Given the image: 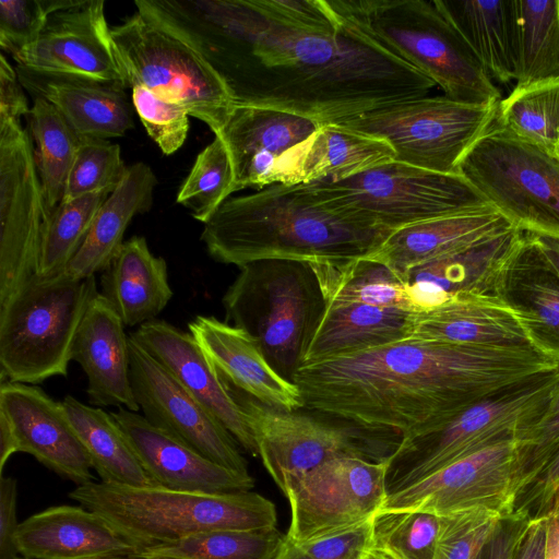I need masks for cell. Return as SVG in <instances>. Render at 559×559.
I'll return each instance as SVG.
<instances>
[{
  "label": "cell",
  "mask_w": 559,
  "mask_h": 559,
  "mask_svg": "<svg viewBox=\"0 0 559 559\" xmlns=\"http://www.w3.org/2000/svg\"><path fill=\"white\" fill-rule=\"evenodd\" d=\"M136 10L173 32L214 69L236 105L341 123L436 84L340 24L298 28L266 16L255 0H139Z\"/></svg>",
  "instance_id": "6da1fadb"
},
{
  "label": "cell",
  "mask_w": 559,
  "mask_h": 559,
  "mask_svg": "<svg viewBox=\"0 0 559 559\" xmlns=\"http://www.w3.org/2000/svg\"><path fill=\"white\" fill-rule=\"evenodd\" d=\"M559 362L535 349H498L407 338L302 364L305 408L361 425L429 432L472 403Z\"/></svg>",
  "instance_id": "7a4b0ae2"
},
{
  "label": "cell",
  "mask_w": 559,
  "mask_h": 559,
  "mask_svg": "<svg viewBox=\"0 0 559 559\" xmlns=\"http://www.w3.org/2000/svg\"><path fill=\"white\" fill-rule=\"evenodd\" d=\"M203 225L201 240L211 258L239 267L272 259L322 263L365 258L392 233L325 205L306 183H274L228 198Z\"/></svg>",
  "instance_id": "3957f363"
},
{
  "label": "cell",
  "mask_w": 559,
  "mask_h": 559,
  "mask_svg": "<svg viewBox=\"0 0 559 559\" xmlns=\"http://www.w3.org/2000/svg\"><path fill=\"white\" fill-rule=\"evenodd\" d=\"M333 17L440 86L445 96L497 104L500 92L435 0H323Z\"/></svg>",
  "instance_id": "277c9868"
},
{
  "label": "cell",
  "mask_w": 559,
  "mask_h": 559,
  "mask_svg": "<svg viewBox=\"0 0 559 559\" xmlns=\"http://www.w3.org/2000/svg\"><path fill=\"white\" fill-rule=\"evenodd\" d=\"M69 497L108 522L140 559L195 534L271 528L277 521L273 502L253 491L206 495L91 481Z\"/></svg>",
  "instance_id": "5b68a950"
},
{
  "label": "cell",
  "mask_w": 559,
  "mask_h": 559,
  "mask_svg": "<svg viewBox=\"0 0 559 559\" xmlns=\"http://www.w3.org/2000/svg\"><path fill=\"white\" fill-rule=\"evenodd\" d=\"M239 269L222 299L226 321L251 335L293 381L326 308L318 277L305 261L260 260Z\"/></svg>",
  "instance_id": "8992f818"
},
{
  "label": "cell",
  "mask_w": 559,
  "mask_h": 559,
  "mask_svg": "<svg viewBox=\"0 0 559 559\" xmlns=\"http://www.w3.org/2000/svg\"><path fill=\"white\" fill-rule=\"evenodd\" d=\"M97 294L95 276L34 274L0 304L1 382L36 385L67 377L75 335Z\"/></svg>",
  "instance_id": "52a82bcc"
},
{
  "label": "cell",
  "mask_w": 559,
  "mask_h": 559,
  "mask_svg": "<svg viewBox=\"0 0 559 559\" xmlns=\"http://www.w3.org/2000/svg\"><path fill=\"white\" fill-rule=\"evenodd\" d=\"M558 380L559 366L495 391L429 432L403 439L388 464V495L488 445L516 439L542 414Z\"/></svg>",
  "instance_id": "ba28073f"
},
{
  "label": "cell",
  "mask_w": 559,
  "mask_h": 559,
  "mask_svg": "<svg viewBox=\"0 0 559 559\" xmlns=\"http://www.w3.org/2000/svg\"><path fill=\"white\" fill-rule=\"evenodd\" d=\"M224 385L246 414L259 456L284 493L329 460L354 456L388 462L403 441V435L394 429L366 426L307 408V412L272 408Z\"/></svg>",
  "instance_id": "9c48e42d"
},
{
  "label": "cell",
  "mask_w": 559,
  "mask_h": 559,
  "mask_svg": "<svg viewBox=\"0 0 559 559\" xmlns=\"http://www.w3.org/2000/svg\"><path fill=\"white\" fill-rule=\"evenodd\" d=\"M325 205L389 229L492 206L460 174H441L396 160L342 180L306 183Z\"/></svg>",
  "instance_id": "30bf717a"
},
{
  "label": "cell",
  "mask_w": 559,
  "mask_h": 559,
  "mask_svg": "<svg viewBox=\"0 0 559 559\" xmlns=\"http://www.w3.org/2000/svg\"><path fill=\"white\" fill-rule=\"evenodd\" d=\"M129 85L183 107L219 136L236 106L214 69L186 40L135 12L111 28Z\"/></svg>",
  "instance_id": "8fae6325"
},
{
  "label": "cell",
  "mask_w": 559,
  "mask_h": 559,
  "mask_svg": "<svg viewBox=\"0 0 559 559\" xmlns=\"http://www.w3.org/2000/svg\"><path fill=\"white\" fill-rule=\"evenodd\" d=\"M457 173L515 227L559 236V154L511 135L493 120Z\"/></svg>",
  "instance_id": "7c38bea8"
},
{
  "label": "cell",
  "mask_w": 559,
  "mask_h": 559,
  "mask_svg": "<svg viewBox=\"0 0 559 559\" xmlns=\"http://www.w3.org/2000/svg\"><path fill=\"white\" fill-rule=\"evenodd\" d=\"M498 104L423 96L337 124L384 140L393 148L396 162L441 174H459L461 159L492 124Z\"/></svg>",
  "instance_id": "4fadbf2b"
},
{
  "label": "cell",
  "mask_w": 559,
  "mask_h": 559,
  "mask_svg": "<svg viewBox=\"0 0 559 559\" xmlns=\"http://www.w3.org/2000/svg\"><path fill=\"white\" fill-rule=\"evenodd\" d=\"M47 217L33 139L21 120H0V304L36 274Z\"/></svg>",
  "instance_id": "5bb4252c"
},
{
  "label": "cell",
  "mask_w": 559,
  "mask_h": 559,
  "mask_svg": "<svg viewBox=\"0 0 559 559\" xmlns=\"http://www.w3.org/2000/svg\"><path fill=\"white\" fill-rule=\"evenodd\" d=\"M388 464L341 456L308 472L285 493L292 515L286 537L309 540L371 520L388 496Z\"/></svg>",
  "instance_id": "9a60e30c"
},
{
  "label": "cell",
  "mask_w": 559,
  "mask_h": 559,
  "mask_svg": "<svg viewBox=\"0 0 559 559\" xmlns=\"http://www.w3.org/2000/svg\"><path fill=\"white\" fill-rule=\"evenodd\" d=\"M129 342L130 381L143 417L210 461L250 475L233 435L130 336Z\"/></svg>",
  "instance_id": "2e32d148"
},
{
  "label": "cell",
  "mask_w": 559,
  "mask_h": 559,
  "mask_svg": "<svg viewBox=\"0 0 559 559\" xmlns=\"http://www.w3.org/2000/svg\"><path fill=\"white\" fill-rule=\"evenodd\" d=\"M515 450V439H507L461 457L389 493L380 510H419L441 516L481 508L512 514Z\"/></svg>",
  "instance_id": "e0dca14e"
},
{
  "label": "cell",
  "mask_w": 559,
  "mask_h": 559,
  "mask_svg": "<svg viewBox=\"0 0 559 559\" xmlns=\"http://www.w3.org/2000/svg\"><path fill=\"white\" fill-rule=\"evenodd\" d=\"M15 61L32 71L130 87L103 0L51 14L35 46Z\"/></svg>",
  "instance_id": "ac0fdd59"
},
{
  "label": "cell",
  "mask_w": 559,
  "mask_h": 559,
  "mask_svg": "<svg viewBox=\"0 0 559 559\" xmlns=\"http://www.w3.org/2000/svg\"><path fill=\"white\" fill-rule=\"evenodd\" d=\"M0 412L14 430L19 452L33 455L78 486L93 481L92 462L61 402L37 385L4 381L0 384Z\"/></svg>",
  "instance_id": "d6986e66"
},
{
  "label": "cell",
  "mask_w": 559,
  "mask_h": 559,
  "mask_svg": "<svg viewBox=\"0 0 559 559\" xmlns=\"http://www.w3.org/2000/svg\"><path fill=\"white\" fill-rule=\"evenodd\" d=\"M143 468L158 487L206 495L250 491L251 475L218 465L168 432L154 427L138 412H111Z\"/></svg>",
  "instance_id": "ffe728a7"
},
{
  "label": "cell",
  "mask_w": 559,
  "mask_h": 559,
  "mask_svg": "<svg viewBox=\"0 0 559 559\" xmlns=\"http://www.w3.org/2000/svg\"><path fill=\"white\" fill-rule=\"evenodd\" d=\"M205 406L251 455H259L246 414L189 332L152 320L129 335Z\"/></svg>",
  "instance_id": "44dd1931"
},
{
  "label": "cell",
  "mask_w": 559,
  "mask_h": 559,
  "mask_svg": "<svg viewBox=\"0 0 559 559\" xmlns=\"http://www.w3.org/2000/svg\"><path fill=\"white\" fill-rule=\"evenodd\" d=\"M188 332L223 383L272 408L287 412L305 408L297 384L272 367L245 330L214 316L199 314L189 321Z\"/></svg>",
  "instance_id": "7402d4cb"
},
{
  "label": "cell",
  "mask_w": 559,
  "mask_h": 559,
  "mask_svg": "<svg viewBox=\"0 0 559 559\" xmlns=\"http://www.w3.org/2000/svg\"><path fill=\"white\" fill-rule=\"evenodd\" d=\"M318 127L314 121L289 112L236 105L219 135L230 155L233 192L274 185L277 166L285 154Z\"/></svg>",
  "instance_id": "603a6c76"
},
{
  "label": "cell",
  "mask_w": 559,
  "mask_h": 559,
  "mask_svg": "<svg viewBox=\"0 0 559 559\" xmlns=\"http://www.w3.org/2000/svg\"><path fill=\"white\" fill-rule=\"evenodd\" d=\"M523 230H510L411 269L403 282L415 312L467 295H495L499 272L520 243Z\"/></svg>",
  "instance_id": "cb8c5ba5"
},
{
  "label": "cell",
  "mask_w": 559,
  "mask_h": 559,
  "mask_svg": "<svg viewBox=\"0 0 559 559\" xmlns=\"http://www.w3.org/2000/svg\"><path fill=\"white\" fill-rule=\"evenodd\" d=\"M124 324L98 293L80 324L71 350L87 378L86 394L92 406L140 408L130 381V342Z\"/></svg>",
  "instance_id": "d4e9b609"
},
{
  "label": "cell",
  "mask_w": 559,
  "mask_h": 559,
  "mask_svg": "<svg viewBox=\"0 0 559 559\" xmlns=\"http://www.w3.org/2000/svg\"><path fill=\"white\" fill-rule=\"evenodd\" d=\"M495 295L516 316L533 346L559 362V273L524 231L499 272Z\"/></svg>",
  "instance_id": "484cf974"
},
{
  "label": "cell",
  "mask_w": 559,
  "mask_h": 559,
  "mask_svg": "<svg viewBox=\"0 0 559 559\" xmlns=\"http://www.w3.org/2000/svg\"><path fill=\"white\" fill-rule=\"evenodd\" d=\"M14 544L27 559L140 558L108 522L82 506L51 507L31 515L19 524Z\"/></svg>",
  "instance_id": "4316f807"
},
{
  "label": "cell",
  "mask_w": 559,
  "mask_h": 559,
  "mask_svg": "<svg viewBox=\"0 0 559 559\" xmlns=\"http://www.w3.org/2000/svg\"><path fill=\"white\" fill-rule=\"evenodd\" d=\"M515 226L497 209L437 217L393 230L371 254L402 280L413 267L465 249Z\"/></svg>",
  "instance_id": "83f0119b"
},
{
  "label": "cell",
  "mask_w": 559,
  "mask_h": 559,
  "mask_svg": "<svg viewBox=\"0 0 559 559\" xmlns=\"http://www.w3.org/2000/svg\"><path fill=\"white\" fill-rule=\"evenodd\" d=\"M411 337L474 347L537 350L516 316L496 295L460 296L415 312Z\"/></svg>",
  "instance_id": "f1b7e54d"
},
{
  "label": "cell",
  "mask_w": 559,
  "mask_h": 559,
  "mask_svg": "<svg viewBox=\"0 0 559 559\" xmlns=\"http://www.w3.org/2000/svg\"><path fill=\"white\" fill-rule=\"evenodd\" d=\"M17 78L32 97L49 102L81 138L108 140L133 128L124 90L96 81L41 73L21 66Z\"/></svg>",
  "instance_id": "f546056e"
},
{
  "label": "cell",
  "mask_w": 559,
  "mask_h": 559,
  "mask_svg": "<svg viewBox=\"0 0 559 559\" xmlns=\"http://www.w3.org/2000/svg\"><path fill=\"white\" fill-rule=\"evenodd\" d=\"M384 140L337 123L321 124L280 162L275 183L342 180L394 160Z\"/></svg>",
  "instance_id": "4dcf8cb0"
},
{
  "label": "cell",
  "mask_w": 559,
  "mask_h": 559,
  "mask_svg": "<svg viewBox=\"0 0 559 559\" xmlns=\"http://www.w3.org/2000/svg\"><path fill=\"white\" fill-rule=\"evenodd\" d=\"M99 293L126 326L142 325L165 309L173 297L167 263L143 236L126 240L102 272Z\"/></svg>",
  "instance_id": "1f68e13d"
},
{
  "label": "cell",
  "mask_w": 559,
  "mask_h": 559,
  "mask_svg": "<svg viewBox=\"0 0 559 559\" xmlns=\"http://www.w3.org/2000/svg\"><path fill=\"white\" fill-rule=\"evenodd\" d=\"M415 311L365 304L326 305L304 362L361 352L411 337Z\"/></svg>",
  "instance_id": "d6a6232c"
},
{
  "label": "cell",
  "mask_w": 559,
  "mask_h": 559,
  "mask_svg": "<svg viewBox=\"0 0 559 559\" xmlns=\"http://www.w3.org/2000/svg\"><path fill=\"white\" fill-rule=\"evenodd\" d=\"M156 186L157 178L147 164L136 162L128 166L122 181L98 210L66 273L84 280L103 272L124 242L123 236L132 218L151 210Z\"/></svg>",
  "instance_id": "836d02e7"
},
{
  "label": "cell",
  "mask_w": 559,
  "mask_h": 559,
  "mask_svg": "<svg viewBox=\"0 0 559 559\" xmlns=\"http://www.w3.org/2000/svg\"><path fill=\"white\" fill-rule=\"evenodd\" d=\"M490 78L516 80L518 53L513 0H435Z\"/></svg>",
  "instance_id": "e575fe53"
},
{
  "label": "cell",
  "mask_w": 559,
  "mask_h": 559,
  "mask_svg": "<svg viewBox=\"0 0 559 559\" xmlns=\"http://www.w3.org/2000/svg\"><path fill=\"white\" fill-rule=\"evenodd\" d=\"M61 405L103 483L158 487L143 468L111 413L84 404L72 395H67Z\"/></svg>",
  "instance_id": "d590c367"
},
{
  "label": "cell",
  "mask_w": 559,
  "mask_h": 559,
  "mask_svg": "<svg viewBox=\"0 0 559 559\" xmlns=\"http://www.w3.org/2000/svg\"><path fill=\"white\" fill-rule=\"evenodd\" d=\"M310 264L326 305L365 304L414 311L403 280L380 262L359 258Z\"/></svg>",
  "instance_id": "8d00e7d4"
},
{
  "label": "cell",
  "mask_w": 559,
  "mask_h": 559,
  "mask_svg": "<svg viewBox=\"0 0 559 559\" xmlns=\"http://www.w3.org/2000/svg\"><path fill=\"white\" fill-rule=\"evenodd\" d=\"M29 134L35 142V162L44 202L49 215L63 200L67 179L81 136L46 99L33 97L28 114Z\"/></svg>",
  "instance_id": "74e56055"
},
{
  "label": "cell",
  "mask_w": 559,
  "mask_h": 559,
  "mask_svg": "<svg viewBox=\"0 0 559 559\" xmlns=\"http://www.w3.org/2000/svg\"><path fill=\"white\" fill-rule=\"evenodd\" d=\"M516 85L559 79V0H513Z\"/></svg>",
  "instance_id": "f35d334b"
},
{
  "label": "cell",
  "mask_w": 559,
  "mask_h": 559,
  "mask_svg": "<svg viewBox=\"0 0 559 559\" xmlns=\"http://www.w3.org/2000/svg\"><path fill=\"white\" fill-rule=\"evenodd\" d=\"M495 123L522 141L559 154V79L515 85L500 99Z\"/></svg>",
  "instance_id": "ab89813d"
},
{
  "label": "cell",
  "mask_w": 559,
  "mask_h": 559,
  "mask_svg": "<svg viewBox=\"0 0 559 559\" xmlns=\"http://www.w3.org/2000/svg\"><path fill=\"white\" fill-rule=\"evenodd\" d=\"M108 195L98 192L62 201L48 215L41 235L37 275L56 276L66 272Z\"/></svg>",
  "instance_id": "60d3db41"
},
{
  "label": "cell",
  "mask_w": 559,
  "mask_h": 559,
  "mask_svg": "<svg viewBox=\"0 0 559 559\" xmlns=\"http://www.w3.org/2000/svg\"><path fill=\"white\" fill-rule=\"evenodd\" d=\"M441 516L419 510H379L370 523V548L392 559H433Z\"/></svg>",
  "instance_id": "b9f144b4"
},
{
  "label": "cell",
  "mask_w": 559,
  "mask_h": 559,
  "mask_svg": "<svg viewBox=\"0 0 559 559\" xmlns=\"http://www.w3.org/2000/svg\"><path fill=\"white\" fill-rule=\"evenodd\" d=\"M285 540L286 535L276 526L211 531L186 537L148 554H166L186 559H276Z\"/></svg>",
  "instance_id": "7bdbcfd3"
},
{
  "label": "cell",
  "mask_w": 559,
  "mask_h": 559,
  "mask_svg": "<svg viewBox=\"0 0 559 559\" xmlns=\"http://www.w3.org/2000/svg\"><path fill=\"white\" fill-rule=\"evenodd\" d=\"M234 173L224 140H214L201 151L182 182L177 203L205 224L233 193Z\"/></svg>",
  "instance_id": "ee69618b"
},
{
  "label": "cell",
  "mask_w": 559,
  "mask_h": 559,
  "mask_svg": "<svg viewBox=\"0 0 559 559\" xmlns=\"http://www.w3.org/2000/svg\"><path fill=\"white\" fill-rule=\"evenodd\" d=\"M127 169L119 144L103 139L81 138L62 201L98 192L110 194L124 178Z\"/></svg>",
  "instance_id": "f6af8a7d"
},
{
  "label": "cell",
  "mask_w": 559,
  "mask_h": 559,
  "mask_svg": "<svg viewBox=\"0 0 559 559\" xmlns=\"http://www.w3.org/2000/svg\"><path fill=\"white\" fill-rule=\"evenodd\" d=\"M515 441L514 501L559 449V380L542 414Z\"/></svg>",
  "instance_id": "bcb514c9"
},
{
  "label": "cell",
  "mask_w": 559,
  "mask_h": 559,
  "mask_svg": "<svg viewBox=\"0 0 559 559\" xmlns=\"http://www.w3.org/2000/svg\"><path fill=\"white\" fill-rule=\"evenodd\" d=\"M502 518L481 508L441 515L433 559H483Z\"/></svg>",
  "instance_id": "7dc6e473"
},
{
  "label": "cell",
  "mask_w": 559,
  "mask_h": 559,
  "mask_svg": "<svg viewBox=\"0 0 559 559\" xmlns=\"http://www.w3.org/2000/svg\"><path fill=\"white\" fill-rule=\"evenodd\" d=\"M81 0H1L0 46L14 60L29 51L37 43L48 17L71 9Z\"/></svg>",
  "instance_id": "c3c4849f"
},
{
  "label": "cell",
  "mask_w": 559,
  "mask_h": 559,
  "mask_svg": "<svg viewBox=\"0 0 559 559\" xmlns=\"http://www.w3.org/2000/svg\"><path fill=\"white\" fill-rule=\"evenodd\" d=\"M131 88L133 107L150 138L163 154L177 152L189 132L188 111L141 85Z\"/></svg>",
  "instance_id": "681fc988"
},
{
  "label": "cell",
  "mask_w": 559,
  "mask_h": 559,
  "mask_svg": "<svg viewBox=\"0 0 559 559\" xmlns=\"http://www.w3.org/2000/svg\"><path fill=\"white\" fill-rule=\"evenodd\" d=\"M370 523L304 542L286 537L276 559H364L370 549Z\"/></svg>",
  "instance_id": "f907efd6"
},
{
  "label": "cell",
  "mask_w": 559,
  "mask_h": 559,
  "mask_svg": "<svg viewBox=\"0 0 559 559\" xmlns=\"http://www.w3.org/2000/svg\"><path fill=\"white\" fill-rule=\"evenodd\" d=\"M255 4L266 16L285 25L323 33L340 26L323 0H255Z\"/></svg>",
  "instance_id": "816d5d0a"
},
{
  "label": "cell",
  "mask_w": 559,
  "mask_h": 559,
  "mask_svg": "<svg viewBox=\"0 0 559 559\" xmlns=\"http://www.w3.org/2000/svg\"><path fill=\"white\" fill-rule=\"evenodd\" d=\"M559 492V449L533 481L516 497L513 513L535 519L547 516Z\"/></svg>",
  "instance_id": "f5cc1de1"
},
{
  "label": "cell",
  "mask_w": 559,
  "mask_h": 559,
  "mask_svg": "<svg viewBox=\"0 0 559 559\" xmlns=\"http://www.w3.org/2000/svg\"><path fill=\"white\" fill-rule=\"evenodd\" d=\"M17 483L13 477H0V559H15Z\"/></svg>",
  "instance_id": "db71d44e"
},
{
  "label": "cell",
  "mask_w": 559,
  "mask_h": 559,
  "mask_svg": "<svg viewBox=\"0 0 559 559\" xmlns=\"http://www.w3.org/2000/svg\"><path fill=\"white\" fill-rule=\"evenodd\" d=\"M31 107L16 70L9 63L5 55L0 56V120H21L27 117Z\"/></svg>",
  "instance_id": "11a10c76"
},
{
  "label": "cell",
  "mask_w": 559,
  "mask_h": 559,
  "mask_svg": "<svg viewBox=\"0 0 559 559\" xmlns=\"http://www.w3.org/2000/svg\"><path fill=\"white\" fill-rule=\"evenodd\" d=\"M528 521L530 519L514 513L503 516L483 559H514L516 547Z\"/></svg>",
  "instance_id": "9f6ffc18"
},
{
  "label": "cell",
  "mask_w": 559,
  "mask_h": 559,
  "mask_svg": "<svg viewBox=\"0 0 559 559\" xmlns=\"http://www.w3.org/2000/svg\"><path fill=\"white\" fill-rule=\"evenodd\" d=\"M547 516L531 519L516 547L514 559H545Z\"/></svg>",
  "instance_id": "6f0895ef"
},
{
  "label": "cell",
  "mask_w": 559,
  "mask_h": 559,
  "mask_svg": "<svg viewBox=\"0 0 559 559\" xmlns=\"http://www.w3.org/2000/svg\"><path fill=\"white\" fill-rule=\"evenodd\" d=\"M546 261L559 273V236L523 230Z\"/></svg>",
  "instance_id": "680465c9"
},
{
  "label": "cell",
  "mask_w": 559,
  "mask_h": 559,
  "mask_svg": "<svg viewBox=\"0 0 559 559\" xmlns=\"http://www.w3.org/2000/svg\"><path fill=\"white\" fill-rule=\"evenodd\" d=\"M19 452V444L14 433V430L7 418V416L0 412V472L2 474L3 467L9 457Z\"/></svg>",
  "instance_id": "91938a15"
},
{
  "label": "cell",
  "mask_w": 559,
  "mask_h": 559,
  "mask_svg": "<svg viewBox=\"0 0 559 559\" xmlns=\"http://www.w3.org/2000/svg\"><path fill=\"white\" fill-rule=\"evenodd\" d=\"M547 543L545 559H559V507L552 506L547 514Z\"/></svg>",
  "instance_id": "94428289"
},
{
  "label": "cell",
  "mask_w": 559,
  "mask_h": 559,
  "mask_svg": "<svg viewBox=\"0 0 559 559\" xmlns=\"http://www.w3.org/2000/svg\"><path fill=\"white\" fill-rule=\"evenodd\" d=\"M364 559H392L391 557H389L388 555L379 551V550H376V549H372L370 548Z\"/></svg>",
  "instance_id": "6125c7cd"
},
{
  "label": "cell",
  "mask_w": 559,
  "mask_h": 559,
  "mask_svg": "<svg viewBox=\"0 0 559 559\" xmlns=\"http://www.w3.org/2000/svg\"><path fill=\"white\" fill-rule=\"evenodd\" d=\"M141 559H186V558L166 555V554L153 552V554L144 555Z\"/></svg>",
  "instance_id": "be15d7a7"
},
{
  "label": "cell",
  "mask_w": 559,
  "mask_h": 559,
  "mask_svg": "<svg viewBox=\"0 0 559 559\" xmlns=\"http://www.w3.org/2000/svg\"><path fill=\"white\" fill-rule=\"evenodd\" d=\"M15 559H27L23 557H16ZM82 559H140L132 556H109V557H92V558H82Z\"/></svg>",
  "instance_id": "e7e4bbea"
},
{
  "label": "cell",
  "mask_w": 559,
  "mask_h": 559,
  "mask_svg": "<svg viewBox=\"0 0 559 559\" xmlns=\"http://www.w3.org/2000/svg\"><path fill=\"white\" fill-rule=\"evenodd\" d=\"M554 504H557V506L559 507V492H558V495H557V497H556V499H555ZM554 504H552V506H554ZM551 509H552V508H551Z\"/></svg>",
  "instance_id": "03108f58"
}]
</instances>
